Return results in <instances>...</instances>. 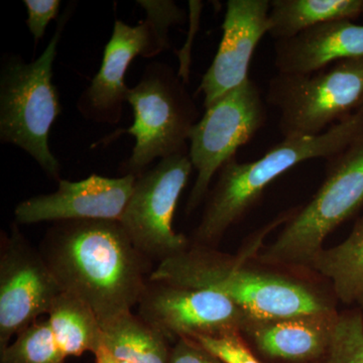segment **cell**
<instances>
[{
    "label": "cell",
    "mask_w": 363,
    "mask_h": 363,
    "mask_svg": "<svg viewBox=\"0 0 363 363\" xmlns=\"http://www.w3.org/2000/svg\"><path fill=\"white\" fill-rule=\"evenodd\" d=\"M39 250L62 292L89 306L101 327L138 306L154 271L119 221L54 222Z\"/></svg>",
    "instance_id": "cell-1"
},
{
    "label": "cell",
    "mask_w": 363,
    "mask_h": 363,
    "mask_svg": "<svg viewBox=\"0 0 363 363\" xmlns=\"http://www.w3.org/2000/svg\"><path fill=\"white\" fill-rule=\"evenodd\" d=\"M247 255H225L193 245L159 262L150 281L202 289L230 298L253 319H277L335 311L311 286L245 262Z\"/></svg>",
    "instance_id": "cell-2"
},
{
    "label": "cell",
    "mask_w": 363,
    "mask_h": 363,
    "mask_svg": "<svg viewBox=\"0 0 363 363\" xmlns=\"http://www.w3.org/2000/svg\"><path fill=\"white\" fill-rule=\"evenodd\" d=\"M362 140L363 117L354 112L320 135L284 138L257 161L230 160L219 171L216 185L208 196L195 231L196 245L210 247L218 243L267 186L289 169L309 160H330Z\"/></svg>",
    "instance_id": "cell-3"
},
{
    "label": "cell",
    "mask_w": 363,
    "mask_h": 363,
    "mask_svg": "<svg viewBox=\"0 0 363 363\" xmlns=\"http://www.w3.org/2000/svg\"><path fill=\"white\" fill-rule=\"evenodd\" d=\"M73 7L62 14L39 58L26 63L20 55L6 54L0 70V142L25 150L56 182L62 180L61 164L50 149L49 135L62 105L52 84V64Z\"/></svg>",
    "instance_id": "cell-4"
},
{
    "label": "cell",
    "mask_w": 363,
    "mask_h": 363,
    "mask_svg": "<svg viewBox=\"0 0 363 363\" xmlns=\"http://www.w3.org/2000/svg\"><path fill=\"white\" fill-rule=\"evenodd\" d=\"M126 102L133 107V125L118 131L135 138L130 157L121 172L138 178L155 160L189 152L191 130L199 121L194 100L179 73L168 64L152 62L138 84L128 88Z\"/></svg>",
    "instance_id": "cell-5"
},
{
    "label": "cell",
    "mask_w": 363,
    "mask_h": 363,
    "mask_svg": "<svg viewBox=\"0 0 363 363\" xmlns=\"http://www.w3.org/2000/svg\"><path fill=\"white\" fill-rule=\"evenodd\" d=\"M363 205V140L331 157L328 173L311 201L289 219L259 255L272 266H311L323 243Z\"/></svg>",
    "instance_id": "cell-6"
},
{
    "label": "cell",
    "mask_w": 363,
    "mask_h": 363,
    "mask_svg": "<svg viewBox=\"0 0 363 363\" xmlns=\"http://www.w3.org/2000/svg\"><path fill=\"white\" fill-rule=\"evenodd\" d=\"M362 101L363 59L343 60L314 73H279L267 90L285 138L320 135L354 113Z\"/></svg>",
    "instance_id": "cell-7"
},
{
    "label": "cell",
    "mask_w": 363,
    "mask_h": 363,
    "mask_svg": "<svg viewBox=\"0 0 363 363\" xmlns=\"http://www.w3.org/2000/svg\"><path fill=\"white\" fill-rule=\"evenodd\" d=\"M147 20L131 26L116 21L105 45L101 67L77 101L78 111L88 121L114 125L123 117L128 87L126 71L138 56L152 58L169 49V30L185 21V11L173 1H138Z\"/></svg>",
    "instance_id": "cell-8"
},
{
    "label": "cell",
    "mask_w": 363,
    "mask_h": 363,
    "mask_svg": "<svg viewBox=\"0 0 363 363\" xmlns=\"http://www.w3.org/2000/svg\"><path fill=\"white\" fill-rule=\"evenodd\" d=\"M266 119V106L252 79L206 108L189 136V157L197 176L189 196L187 213L201 204L215 174L235 157L238 150L252 140Z\"/></svg>",
    "instance_id": "cell-9"
},
{
    "label": "cell",
    "mask_w": 363,
    "mask_h": 363,
    "mask_svg": "<svg viewBox=\"0 0 363 363\" xmlns=\"http://www.w3.org/2000/svg\"><path fill=\"white\" fill-rule=\"evenodd\" d=\"M189 152L164 157L136 178L121 225L133 245L152 260L175 257L189 240L173 228L179 198L193 171Z\"/></svg>",
    "instance_id": "cell-10"
},
{
    "label": "cell",
    "mask_w": 363,
    "mask_h": 363,
    "mask_svg": "<svg viewBox=\"0 0 363 363\" xmlns=\"http://www.w3.org/2000/svg\"><path fill=\"white\" fill-rule=\"evenodd\" d=\"M138 315L169 343L180 339L242 334L253 320L222 294L147 281Z\"/></svg>",
    "instance_id": "cell-11"
},
{
    "label": "cell",
    "mask_w": 363,
    "mask_h": 363,
    "mask_svg": "<svg viewBox=\"0 0 363 363\" xmlns=\"http://www.w3.org/2000/svg\"><path fill=\"white\" fill-rule=\"evenodd\" d=\"M62 292L40 253L13 222L0 245V350L21 331L48 315Z\"/></svg>",
    "instance_id": "cell-12"
},
{
    "label": "cell",
    "mask_w": 363,
    "mask_h": 363,
    "mask_svg": "<svg viewBox=\"0 0 363 363\" xmlns=\"http://www.w3.org/2000/svg\"><path fill=\"white\" fill-rule=\"evenodd\" d=\"M135 181L133 175L106 178L96 174L77 182L62 179L51 194L35 196L16 205L14 222L121 221Z\"/></svg>",
    "instance_id": "cell-13"
},
{
    "label": "cell",
    "mask_w": 363,
    "mask_h": 363,
    "mask_svg": "<svg viewBox=\"0 0 363 363\" xmlns=\"http://www.w3.org/2000/svg\"><path fill=\"white\" fill-rule=\"evenodd\" d=\"M269 0H228L222 39L199 91L205 109L248 80L253 52L269 33Z\"/></svg>",
    "instance_id": "cell-14"
},
{
    "label": "cell",
    "mask_w": 363,
    "mask_h": 363,
    "mask_svg": "<svg viewBox=\"0 0 363 363\" xmlns=\"http://www.w3.org/2000/svg\"><path fill=\"white\" fill-rule=\"evenodd\" d=\"M274 65L281 74H310L348 59H363V26L351 20L327 21L277 40Z\"/></svg>",
    "instance_id": "cell-15"
},
{
    "label": "cell",
    "mask_w": 363,
    "mask_h": 363,
    "mask_svg": "<svg viewBox=\"0 0 363 363\" xmlns=\"http://www.w3.org/2000/svg\"><path fill=\"white\" fill-rule=\"evenodd\" d=\"M336 311L321 314L253 319L243 333L267 357L306 362L325 357L328 350Z\"/></svg>",
    "instance_id": "cell-16"
},
{
    "label": "cell",
    "mask_w": 363,
    "mask_h": 363,
    "mask_svg": "<svg viewBox=\"0 0 363 363\" xmlns=\"http://www.w3.org/2000/svg\"><path fill=\"white\" fill-rule=\"evenodd\" d=\"M363 13V0H272L269 35L277 40L292 39L327 21L351 20Z\"/></svg>",
    "instance_id": "cell-17"
},
{
    "label": "cell",
    "mask_w": 363,
    "mask_h": 363,
    "mask_svg": "<svg viewBox=\"0 0 363 363\" xmlns=\"http://www.w3.org/2000/svg\"><path fill=\"white\" fill-rule=\"evenodd\" d=\"M102 345L130 363H171V343L133 312L102 326Z\"/></svg>",
    "instance_id": "cell-18"
},
{
    "label": "cell",
    "mask_w": 363,
    "mask_h": 363,
    "mask_svg": "<svg viewBox=\"0 0 363 363\" xmlns=\"http://www.w3.org/2000/svg\"><path fill=\"white\" fill-rule=\"evenodd\" d=\"M48 321L66 357L95 352L102 345L104 330L89 306L74 296L61 293L48 313Z\"/></svg>",
    "instance_id": "cell-19"
},
{
    "label": "cell",
    "mask_w": 363,
    "mask_h": 363,
    "mask_svg": "<svg viewBox=\"0 0 363 363\" xmlns=\"http://www.w3.org/2000/svg\"><path fill=\"white\" fill-rule=\"evenodd\" d=\"M310 267L330 279L341 302L357 303L363 291V217L358 219L345 240L322 250Z\"/></svg>",
    "instance_id": "cell-20"
},
{
    "label": "cell",
    "mask_w": 363,
    "mask_h": 363,
    "mask_svg": "<svg viewBox=\"0 0 363 363\" xmlns=\"http://www.w3.org/2000/svg\"><path fill=\"white\" fill-rule=\"evenodd\" d=\"M66 358L48 319L26 327L0 350V363H65Z\"/></svg>",
    "instance_id": "cell-21"
},
{
    "label": "cell",
    "mask_w": 363,
    "mask_h": 363,
    "mask_svg": "<svg viewBox=\"0 0 363 363\" xmlns=\"http://www.w3.org/2000/svg\"><path fill=\"white\" fill-rule=\"evenodd\" d=\"M326 363H363V315L339 314L325 354Z\"/></svg>",
    "instance_id": "cell-22"
},
{
    "label": "cell",
    "mask_w": 363,
    "mask_h": 363,
    "mask_svg": "<svg viewBox=\"0 0 363 363\" xmlns=\"http://www.w3.org/2000/svg\"><path fill=\"white\" fill-rule=\"evenodd\" d=\"M203 348L225 363H260L252 354L241 334L194 339Z\"/></svg>",
    "instance_id": "cell-23"
},
{
    "label": "cell",
    "mask_w": 363,
    "mask_h": 363,
    "mask_svg": "<svg viewBox=\"0 0 363 363\" xmlns=\"http://www.w3.org/2000/svg\"><path fill=\"white\" fill-rule=\"evenodd\" d=\"M28 11L26 23L37 45L45 35L50 21L58 16L61 1L59 0H25Z\"/></svg>",
    "instance_id": "cell-24"
},
{
    "label": "cell",
    "mask_w": 363,
    "mask_h": 363,
    "mask_svg": "<svg viewBox=\"0 0 363 363\" xmlns=\"http://www.w3.org/2000/svg\"><path fill=\"white\" fill-rule=\"evenodd\" d=\"M171 363H225L192 339H180L172 348Z\"/></svg>",
    "instance_id": "cell-25"
},
{
    "label": "cell",
    "mask_w": 363,
    "mask_h": 363,
    "mask_svg": "<svg viewBox=\"0 0 363 363\" xmlns=\"http://www.w3.org/2000/svg\"><path fill=\"white\" fill-rule=\"evenodd\" d=\"M94 357L96 363H130L112 355L104 345H101V347L94 353Z\"/></svg>",
    "instance_id": "cell-26"
},
{
    "label": "cell",
    "mask_w": 363,
    "mask_h": 363,
    "mask_svg": "<svg viewBox=\"0 0 363 363\" xmlns=\"http://www.w3.org/2000/svg\"><path fill=\"white\" fill-rule=\"evenodd\" d=\"M358 114H360L363 117V101L362 102V104L359 105V107H358V109L357 111Z\"/></svg>",
    "instance_id": "cell-27"
},
{
    "label": "cell",
    "mask_w": 363,
    "mask_h": 363,
    "mask_svg": "<svg viewBox=\"0 0 363 363\" xmlns=\"http://www.w3.org/2000/svg\"><path fill=\"white\" fill-rule=\"evenodd\" d=\"M357 303L360 306H363V291L362 293L360 294L359 298H358Z\"/></svg>",
    "instance_id": "cell-28"
}]
</instances>
